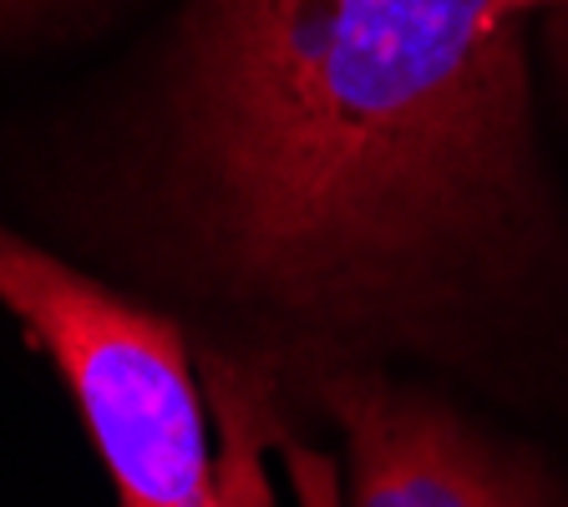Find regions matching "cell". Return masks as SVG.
<instances>
[{"label": "cell", "mask_w": 568, "mask_h": 507, "mask_svg": "<svg viewBox=\"0 0 568 507\" xmlns=\"http://www.w3.org/2000/svg\"><path fill=\"white\" fill-rule=\"evenodd\" d=\"M564 0H193L163 82L183 224L244 300L406 325L538 229L528 31Z\"/></svg>", "instance_id": "cell-1"}, {"label": "cell", "mask_w": 568, "mask_h": 507, "mask_svg": "<svg viewBox=\"0 0 568 507\" xmlns=\"http://www.w3.org/2000/svg\"><path fill=\"white\" fill-rule=\"evenodd\" d=\"M0 305L61 371L122 507L213 503L209 391L173 320L122 300L11 224H0Z\"/></svg>", "instance_id": "cell-2"}, {"label": "cell", "mask_w": 568, "mask_h": 507, "mask_svg": "<svg viewBox=\"0 0 568 507\" xmlns=\"http://www.w3.org/2000/svg\"><path fill=\"white\" fill-rule=\"evenodd\" d=\"M305 391L345 437L351 507H568L523 457L371 366L320 361Z\"/></svg>", "instance_id": "cell-3"}, {"label": "cell", "mask_w": 568, "mask_h": 507, "mask_svg": "<svg viewBox=\"0 0 568 507\" xmlns=\"http://www.w3.org/2000/svg\"><path fill=\"white\" fill-rule=\"evenodd\" d=\"M203 391L219 422V487L209 507H341L335 462L280 432L270 381L234 355H199Z\"/></svg>", "instance_id": "cell-4"}, {"label": "cell", "mask_w": 568, "mask_h": 507, "mask_svg": "<svg viewBox=\"0 0 568 507\" xmlns=\"http://www.w3.org/2000/svg\"><path fill=\"white\" fill-rule=\"evenodd\" d=\"M87 0H0V21H31V16H57Z\"/></svg>", "instance_id": "cell-5"}, {"label": "cell", "mask_w": 568, "mask_h": 507, "mask_svg": "<svg viewBox=\"0 0 568 507\" xmlns=\"http://www.w3.org/2000/svg\"><path fill=\"white\" fill-rule=\"evenodd\" d=\"M544 21H548V26H554V31H568V0H564V6H558V11H548V16H544Z\"/></svg>", "instance_id": "cell-6"}]
</instances>
